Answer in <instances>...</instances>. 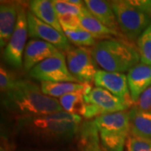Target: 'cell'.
<instances>
[{
    "mask_svg": "<svg viewBox=\"0 0 151 151\" xmlns=\"http://www.w3.org/2000/svg\"><path fill=\"white\" fill-rule=\"evenodd\" d=\"M3 105L19 118L40 116L64 111L59 99L44 94L40 86L28 80H17L2 99Z\"/></svg>",
    "mask_w": 151,
    "mask_h": 151,
    "instance_id": "1",
    "label": "cell"
},
{
    "mask_svg": "<svg viewBox=\"0 0 151 151\" xmlns=\"http://www.w3.org/2000/svg\"><path fill=\"white\" fill-rule=\"evenodd\" d=\"M81 116L65 111L40 116L19 118L17 129L42 140H67L79 133Z\"/></svg>",
    "mask_w": 151,
    "mask_h": 151,
    "instance_id": "2",
    "label": "cell"
},
{
    "mask_svg": "<svg viewBox=\"0 0 151 151\" xmlns=\"http://www.w3.org/2000/svg\"><path fill=\"white\" fill-rule=\"evenodd\" d=\"M92 52L95 64L110 72L129 71L140 60L138 48L124 40L114 38L98 41Z\"/></svg>",
    "mask_w": 151,
    "mask_h": 151,
    "instance_id": "3",
    "label": "cell"
},
{
    "mask_svg": "<svg viewBox=\"0 0 151 151\" xmlns=\"http://www.w3.org/2000/svg\"><path fill=\"white\" fill-rule=\"evenodd\" d=\"M103 151H124L130 135L129 111L108 113L92 120Z\"/></svg>",
    "mask_w": 151,
    "mask_h": 151,
    "instance_id": "4",
    "label": "cell"
},
{
    "mask_svg": "<svg viewBox=\"0 0 151 151\" xmlns=\"http://www.w3.org/2000/svg\"><path fill=\"white\" fill-rule=\"evenodd\" d=\"M111 5L124 37L132 42L138 40L151 24V15L135 8L129 0L112 1Z\"/></svg>",
    "mask_w": 151,
    "mask_h": 151,
    "instance_id": "5",
    "label": "cell"
},
{
    "mask_svg": "<svg viewBox=\"0 0 151 151\" xmlns=\"http://www.w3.org/2000/svg\"><path fill=\"white\" fill-rule=\"evenodd\" d=\"M85 100L86 105L82 117L86 119H95L108 113L126 111L132 107L124 100L98 86L93 87L85 95Z\"/></svg>",
    "mask_w": 151,
    "mask_h": 151,
    "instance_id": "6",
    "label": "cell"
},
{
    "mask_svg": "<svg viewBox=\"0 0 151 151\" xmlns=\"http://www.w3.org/2000/svg\"><path fill=\"white\" fill-rule=\"evenodd\" d=\"M66 58L61 51L45 60L29 71V75L38 81L48 82H76L79 81L71 75L68 69Z\"/></svg>",
    "mask_w": 151,
    "mask_h": 151,
    "instance_id": "7",
    "label": "cell"
},
{
    "mask_svg": "<svg viewBox=\"0 0 151 151\" xmlns=\"http://www.w3.org/2000/svg\"><path fill=\"white\" fill-rule=\"evenodd\" d=\"M28 35L27 11L20 5L16 28L4 50V60L14 68H19L23 65V57L27 45L26 40Z\"/></svg>",
    "mask_w": 151,
    "mask_h": 151,
    "instance_id": "8",
    "label": "cell"
},
{
    "mask_svg": "<svg viewBox=\"0 0 151 151\" xmlns=\"http://www.w3.org/2000/svg\"><path fill=\"white\" fill-rule=\"evenodd\" d=\"M65 58L68 69L79 83L90 84L92 81H94L97 70L91 49L88 47H71L66 51Z\"/></svg>",
    "mask_w": 151,
    "mask_h": 151,
    "instance_id": "9",
    "label": "cell"
},
{
    "mask_svg": "<svg viewBox=\"0 0 151 151\" xmlns=\"http://www.w3.org/2000/svg\"><path fill=\"white\" fill-rule=\"evenodd\" d=\"M27 20L29 35L30 37L48 42L59 50H64L65 52L71 48L70 41L64 34L40 20L29 10L27 11Z\"/></svg>",
    "mask_w": 151,
    "mask_h": 151,
    "instance_id": "10",
    "label": "cell"
},
{
    "mask_svg": "<svg viewBox=\"0 0 151 151\" xmlns=\"http://www.w3.org/2000/svg\"><path fill=\"white\" fill-rule=\"evenodd\" d=\"M94 83L96 86L102 87L114 96L124 100L132 107L134 106V103L130 95L127 76L124 73L110 72L103 70H97Z\"/></svg>",
    "mask_w": 151,
    "mask_h": 151,
    "instance_id": "11",
    "label": "cell"
},
{
    "mask_svg": "<svg viewBox=\"0 0 151 151\" xmlns=\"http://www.w3.org/2000/svg\"><path fill=\"white\" fill-rule=\"evenodd\" d=\"M59 50L51 44L37 39L28 41L24 49L23 65L26 70H31L35 65L57 53Z\"/></svg>",
    "mask_w": 151,
    "mask_h": 151,
    "instance_id": "12",
    "label": "cell"
},
{
    "mask_svg": "<svg viewBox=\"0 0 151 151\" xmlns=\"http://www.w3.org/2000/svg\"><path fill=\"white\" fill-rule=\"evenodd\" d=\"M20 5L14 2H1L0 4V46L5 48L18 22Z\"/></svg>",
    "mask_w": 151,
    "mask_h": 151,
    "instance_id": "13",
    "label": "cell"
},
{
    "mask_svg": "<svg viewBox=\"0 0 151 151\" xmlns=\"http://www.w3.org/2000/svg\"><path fill=\"white\" fill-rule=\"evenodd\" d=\"M128 84L134 103L151 86V65L139 63L128 71Z\"/></svg>",
    "mask_w": 151,
    "mask_h": 151,
    "instance_id": "14",
    "label": "cell"
},
{
    "mask_svg": "<svg viewBox=\"0 0 151 151\" xmlns=\"http://www.w3.org/2000/svg\"><path fill=\"white\" fill-rule=\"evenodd\" d=\"M85 5L99 21L115 32L119 33V26L111 4L102 0H86Z\"/></svg>",
    "mask_w": 151,
    "mask_h": 151,
    "instance_id": "15",
    "label": "cell"
},
{
    "mask_svg": "<svg viewBox=\"0 0 151 151\" xmlns=\"http://www.w3.org/2000/svg\"><path fill=\"white\" fill-rule=\"evenodd\" d=\"M130 135L151 141V110L143 111L132 107L129 110Z\"/></svg>",
    "mask_w": 151,
    "mask_h": 151,
    "instance_id": "16",
    "label": "cell"
},
{
    "mask_svg": "<svg viewBox=\"0 0 151 151\" xmlns=\"http://www.w3.org/2000/svg\"><path fill=\"white\" fill-rule=\"evenodd\" d=\"M29 11L41 21L52 26L59 32L64 34L60 24L59 17L57 15L52 1L49 0H33L29 3ZM65 35V34H64Z\"/></svg>",
    "mask_w": 151,
    "mask_h": 151,
    "instance_id": "17",
    "label": "cell"
},
{
    "mask_svg": "<svg viewBox=\"0 0 151 151\" xmlns=\"http://www.w3.org/2000/svg\"><path fill=\"white\" fill-rule=\"evenodd\" d=\"M81 25L90 33L95 40H108L112 36H121L119 33L115 32L109 28L103 25L101 22L87 10L86 13L78 17Z\"/></svg>",
    "mask_w": 151,
    "mask_h": 151,
    "instance_id": "18",
    "label": "cell"
},
{
    "mask_svg": "<svg viewBox=\"0 0 151 151\" xmlns=\"http://www.w3.org/2000/svg\"><path fill=\"white\" fill-rule=\"evenodd\" d=\"M79 148L81 151H103L100 145L98 131L92 120L81 125L79 130Z\"/></svg>",
    "mask_w": 151,
    "mask_h": 151,
    "instance_id": "19",
    "label": "cell"
},
{
    "mask_svg": "<svg viewBox=\"0 0 151 151\" xmlns=\"http://www.w3.org/2000/svg\"><path fill=\"white\" fill-rule=\"evenodd\" d=\"M92 89V86L89 84L85 90L71 92L59 98L60 103L63 110L69 113L82 116L86 105L85 95Z\"/></svg>",
    "mask_w": 151,
    "mask_h": 151,
    "instance_id": "20",
    "label": "cell"
},
{
    "mask_svg": "<svg viewBox=\"0 0 151 151\" xmlns=\"http://www.w3.org/2000/svg\"><path fill=\"white\" fill-rule=\"evenodd\" d=\"M89 84H81L76 82H48L43 81L40 84L44 94L54 98H60L71 92L85 90Z\"/></svg>",
    "mask_w": 151,
    "mask_h": 151,
    "instance_id": "21",
    "label": "cell"
},
{
    "mask_svg": "<svg viewBox=\"0 0 151 151\" xmlns=\"http://www.w3.org/2000/svg\"><path fill=\"white\" fill-rule=\"evenodd\" d=\"M63 32L68 40L77 45V47H89L96 45V40L92 35L86 31L81 25L76 27L63 28Z\"/></svg>",
    "mask_w": 151,
    "mask_h": 151,
    "instance_id": "22",
    "label": "cell"
},
{
    "mask_svg": "<svg viewBox=\"0 0 151 151\" xmlns=\"http://www.w3.org/2000/svg\"><path fill=\"white\" fill-rule=\"evenodd\" d=\"M52 4L59 18L65 15L79 17L88 10L85 4L76 5L70 3V0H54Z\"/></svg>",
    "mask_w": 151,
    "mask_h": 151,
    "instance_id": "23",
    "label": "cell"
},
{
    "mask_svg": "<svg viewBox=\"0 0 151 151\" xmlns=\"http://www.w3.org/2000/svg\"><path fill=\"white\" fill-rule=\"evenodd\" d=\"M141 63L151 65V24L137 40Z\"/></svg>",
    "mask_w": 151,
    "mask_h": 151,
    "instance_id": "24",
    "label": "cell"
},
{
    "mask_svg": "<svg viewBox=\"0 0 151 151\" xmlns=\"http://www.w3.org/2000/svg\"><path fill=\"white\" fill-rule=\"evenodd\" d=\"M128 151H151V141L129 135L127 141Z\"/></svg>",
    "mask_w": 151,
    "mask_h": 151,
    "instance_id": "25",
    "label": "cell"
},
{
    "mask_svg": "<svg viewBox=\"0 0 151 151\" xmlns=\"http://www.w3.org/2000/svg\"><path fill=\"white\" fill-rule=\"evenodd\" d=\"M17 80L13 74L1 66L0 69V89L2 93H6L13 88Z\"/></svg>",
    "mask_w": 151,
    "mask_h": 151,
    "instance_id": "26",
    "label": "cell"
},
{
    "mask_svg": "<svg viewBox=\"0 0 151 151\" xmlns=\"http://www.w3.org/2000/svg\"><path fill=\"white\" fill-rule=\"evenodd\" d=\"M133 107L143 111L151 110V86L141 94Z\"/></svg>",
    "mask_w": 151,
    "mask_h": 151,
    "instance_id": "27",
    "label": "cell"
},
{
    "mask_svg": "<svg viewBox=\"0 0 151 151\" xmlns=\"http://www.w3.org/2000/svg\"><path fill=\"white\" fill-rule=\"evenodd\" d=\"M129 2L135 8L151 15V0H129Z\"/></svg>",
    "mask_w": 151,
    "mask_h": 151,
    "instance_id": "28",
    "label": "cell"
},
{
    "mask_svg": "<svg viewBox=\"0 0 151 151\" xmlns=\"http://www.w3.org/2000/svg\"><path fill=\"white\" fill-rule=\"evenodd\" d=\"M1 151H8V150H6L5 148H4V147L2 146V147H1Z\"/></svg>",
    "mask_w": 151,
    "mask_h": 151,
    "instance_id": "29",
    "label": "cell"
}]
</instances>
